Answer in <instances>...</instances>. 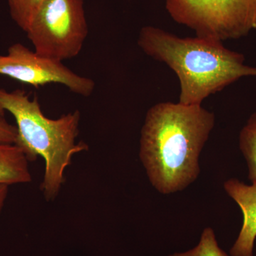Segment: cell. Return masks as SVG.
Listing matches in <instances>:
<instances>
[{"label":"cell","mask_w":256,"mask_h":256,"mask_svg":"<svg viewBox=\"0 0 256 256\" xmlns=\"http://www.w3.org/2000/svg\"><path fill=\"white\" fill-rule=\"evenodd\" d=\"M223 42L203 37L182 38L162 28H142L138 44L144 53L166 64L178 76V102L202 105L208 96L247 76L256 67L245 64L242 54L228 50Z\"/></svg>","instance_id":"7a4b0ae2"},{"label":"cell","mask_w":256,"mask_h":256,"mask_svg":"<svg viewBox=\"0 0 256 256\" xmlns=\"http://www.w3.org/2000/svg\"><path fill=\"white\" fill-rule=\"evenodd\" d=\"M9 186L8 185H0V216L4 206L5 202L8 196Z\"/></svg>","instance_id":"5bb4252c"},{"label":"cell","mask_w":256,"mask_h":256,"mask_svg":"<svg viewBox=\"0 0 256 256\" xmlns=\"http://www.w3.org/2000/svg\"><path fill=\"white\" fill-rule=\"evenodd\" d=\"M5 112L12 114L16 121L15 146L30 162L38 156L44 160L40 190L46 201H54L65 182V171L72 164L73 156L88 150L86 143H76L80 111L63 114L60 118H48L42 112L37 98L32 100L23 90L8 92L0 88V116Z\"/></svg>","instance_id":"3957f363"},{"label":"cell","mask_w":256,"mask_h":256,"mask_svg":"<svg viewBox=\"0 0 256 256\" xmlns=\"http://www.w3.org/2000/svg\"><path fill=\"white\" fill-rule=\"evenodd\" d=\"M215 116L202 105L162 102L146 112L140 158L153 186L163 194L182 191L200 174V156Z\"/></svg>","instance_id":"6da1fadb"},{"label":"cell","mask_w":256,"mask_h":256,"mask_svg":"<svg viewBox=\"0 0 256 256\" xmlns=\"http://www.w3.org/2000/svg\"><path fill=\"white\" fill-rule=\"evenodd\" d=\"M44 1V0H8L12 18L24 32L28 31Z\"/></svg>","instance_id":"8fae6325"},{"label":"cell","mask_w":256,"mask_h":256,"mask_svg":"<svg viewBox=\"0 0 256 256\" xmlns=\"http://www.w3.org/2000/svg\"><path fill=\"white\" fill-rule=\"evenodd\" d=\"M88 32L82 0H44L26 33L36 53L63 62L80 54Z\"/></svg>","instance_id":"277c9868"},{"label":"cell","mask_w":256,"mask_h":256,"mask_svg":"<svg viewBox=\"0 0 256 256\" xmlns=\"http://www.w3.org/2000/svg\"><path fill=\"white\" fill-rule=\"evenodd\" d=\"M28 160L14 144H0V185L18 184L32 182Z\"/></svg>","instance_id":"9c48e42d"},{"label":"cell","mask_w":256,"mask_h":256,"mask_svg":"<svg viewBox=\"0 0 256 256\" xmlns=\"http://www.w3.org/2000/svg\"><path fill=\"white\" fill-rule=\"evenodd\" d=\"M239 148L247 162L249 180L256 182V112L240 130Z\"/></svg>","instance_id":"30bf717a"},{"label":"cell","mask_w":256,"mask_h":256,"mask_svg":"<svg viewBox=\"0 0 256 256\" xmlns=\"http://www.w3.org/2000/svg\"><path fill=\"white\" fill-rule=\"evenodd\" d=\"M229 196L236 202L244 216L238 238L230 249L232 256H252L256 238V182L247 185L237 178H230L224 184Z\"/></svg>","instance_id":"52a82bcc"},{"label":"cell","mask_w":256,"mask_h":256,"mask_svg":"<svg viewBox=\"0 0 256 256\" xmlns=\"http://www.w3.org/2000/svg\"><path fill=\"white\" fill-rule=\"evenodd\" d=\"M256 30V0H214L210 38L238 40Z\"/></svg>","instance_id":"8992f818"},{"label":"cell","mask_w":256,"mask_h":256,"mask_svg":"<svg viewBox=\"0 0 256 256\" xmlns=\"http://www.w3.org/2000/svg\"><path fill=\"white\" fill-rule=\"evenodd\" d=\"M169 256H228L218 246L213 229L206 228L194 248L184 252H178Z\"/></svg>","instance_id":"7c38bea8"},{"label":"cell","mask_w":256,"mask_h":256,"mask_svg":"<svg viewBox=\"0 0 256 256\" xmlns=\"http://www.w3.org/2000/svg\"><path fill=\"white\" fill-rule=\"evenodd\" d=\"M166 9L176 22L191 28L196 36L210 38L214 0H166Z\"/></svg>","instance_id":"ba28073f"},{"label":"cell","mask_w":256,"mask_h":256,"mask_svg":"<svg viewBox=\"0 0 256 256\" xmlns=\"http://www.w3.org/2000/svg\"><path fill=\"white\" fill-rule=\"evenodd\" d=\"M16 136V126L10 124L4 116H0V144H14Z\"/></svg>","instance_id":"4fadbf2b"},{"label":"cell","mask_w":256,"mask_h":256,"mask_svg":"<svg viewBox=\"0 0 256 256\" xmlns=\"http://www.w3.org/2000/svg\"><path fill=\"white\" fill-rule=\"evenodd\" d=\"M0 74L35 87L62 84L85 97L92 95L96 86L92 79L74 73L62 60L38 54L20 43L12 45L8 54L0 56Z\"/></svg>","instance_id":"5b68a950"}]
</instances>
